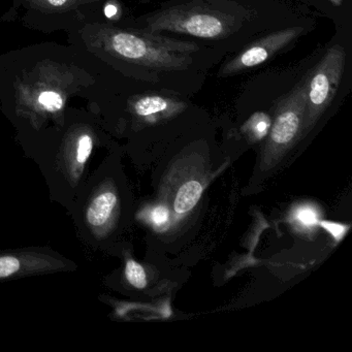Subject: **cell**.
Wrapping results in <instances>:
<instances>
[{"label": "cell", "mask_w": 352, "mask_h": 352, "mask_svg": "<svg viewBox=\"0 0 352 352\" xmlns=\"http://www.w3.org/2000/svg\"><path fill=\"white\" fill-rule=\"evenodd\" d=\"M117 206V195L113 191L104 190L98 193L86 210V221L90 228L100 230L107 226Z\"/></svg>", "instance_id": "8992f818"}, {"label": "cell", "mask_w": 352, "mask_h": 352, "mask_svg": "<svg viewBox=\"0 0 352 352\" xmlns=\"http://www.w3.org/2000/svg\"><path fill=\"white\" fill-rule=\"evenodd\" d=\"M38 102L48 111H58L63 106L60 94L54 91H45L41 94L38 96Z\"/></svg>", "instance_id": "5bb4252c"}, {"label": "cell", "mask_w": 352, "mask_h": 352, "mask_svg": "<svg viewBox=\"0 0 352 352\" xmlns=\"http://www.w3.org/2000/svg\"><path fill=\"white\" fill-rule=\"evenodd\" d=\"M345 61V50L335 45L325 53L311 77L305 81V129H311L331 104L337 94Z\"/></svg>", "instance_id": "7a4b0ae2"}, {"label": "cell", "mask_w": 352, "mask_h": 352, "mask_svg": "<svg viewBox=\"0 0 352 352\" xmlns=\"http://www.w3.org/2000/svg\"><path fill=\"white\" fill-rule=\"evenodd\" d=\"M329 3H333L335 6H340L343 0H329Z\"/></svg>", "instance_id": "ac0fdd59"}, {"label": "cell", "mask_w": 352, "mask_h": 352, "mask_svg": "<svg viewBox=\"0 0 352 352\" xmlns=\"http://www.w3.org/2000/svg\"><path fill=\"white\" fill-rule=\"evenodd\" d=\"M203 193V186L199 181L184 183L177 192L174 208L177 214H185L191 211L199 203Z\"/></svg>", "instance_id": "ba28073f"}, {"label": "cell", "mask_w": 352, "mask_h": 352, "mask_svg": "<svg viewBox=\"0 0 352 352\" xmlns=\"http://www.w3.org/2000/svg\"><path fill=\"white\" fill-rule=\"evenodd\" d=\"M292 221L296 228L304 230H312L319 226V212L312 205L298 206L292 213Z\"/></svg>", "instance_id": "30bf717a"}, {"label": "cell", "mask_w": 352, "mask_h": 352, "mask_svg": "<svg viewBox=\"0 0 352 352\" xmlns=\"http://www.w3.org/2000/svg\"><path fill=\"white\" fill-rule=\"evenodd\" d=\"M48 1L54 7H60V6L65 5L67 0H48Z\"/></svg>", "instance_id": "e0dca14e"}, {"label": "cell", "mask_w": 352, "mask_h": 352, "mask_svg": "<svg viewBox=\"0 0 352 352\" xmlns=\"http://www.w3.org/2000/svg\"><path fill=\"white\" fill-rule=\"evenodd\" d=\"M148 219L156 230H164L170 223V210L166 206H156L148 214Z\"/></svg>", "instance_id": "4fadbf2b"}, {"label": "cell", "mask_w": 352, "mask_h": 352, "mask_svg": "<svg viewBox=\"0 0 352 352\" xmlns=\"http://www.w3.org/2000/svg\"><path fill=\"white\" fill-rule=\"evenodd\" d=\"M240 19L228 11L206 6H177L158 11L152 18L150 30L184 34L201 40H220L232 34Z\"/></svg>", "instance_id": "6da1fadb"}, {"label": "cell", "mask_w": 352, "mask_h": 352, "mask_svg": "<svg viewBox=\"0 0 352 352\" xmlns=\"http://www.w3.org/2000/svg\"><path fill=\"white\" fill-rule=\"evenodd\" d=\"M305 108L304 81L282 100L276 110L275 119L270 129V151H282L294 141L304 124Z\"/></svg>", "instance_id": "3957f363"}, {"label": "cell", "mask_w": 352, "mask_h": 352, "mask_svg": "<svg viewBox=\"0 0 352 352\" xmlns=\"http://www.w3.org/2000/svg\"><path fill=\"white\" fill-rule=\"evenodd\" d=\"M184 108V104L166 98L160 94H152L140 98L135 104V114L146 118H152L156 116H170L180 112Z\"/></svg>", "instance_id": "52a82bcc"}, {"label": "cell", "mask_w": 352, "mask_h": 352, "mask_svg": "<svg viewBox=\"0 0 352 352\" xmlns=\"http://www.w3.org/2000/svg\"><path fill=\"white\" fill-rule=\"evenodd\" d=\"M69 261L38 250H19L0 254V280L69 271Z\"/></svg>", "instance_id": "5b68a950"}, {"label": "cell", "mask_w": 352, "mask_h": 352, "mask_svg": "<svg viewBox=\"0 0 352 352\" xmlns=\"http://www.w3.org/2000/svg\"><path fill=\"white\" fill-rule=\"evenodd\" d=\"M271 119L265 113H255L245 125V129L254 140H261L269 133Z\"/></svg>", "instance_id": "8fae6325"}, {"label": "cell", "mask_w": 352, "mask_h": 352, "mask_svg": "<svg viewBox=\"0 0 352 352\" xmlns=\"http://www.w3.org/2000/svg\"><path fill=\"white\" fill-rule=\"evenodd\" d=\"M92 149H94L92 138L89 135H82L78 139L77 146L73 150V157L69 158L71 168H73L75 174L77 172H81L91 155Z\"/></svg>", "instance_id": "9c48e42d"}, {"label": "cell", "mask_w": 352, "mask_h": 352, "mask_svg": "<svg viewBox=\"0 0 352 352\" xmlns=\"http://www.w3.org/2000/svg\"><path fill=\"white\" fill-rule=\"evenodd\" d=\"M304 28L300 26L284 28L272 32L267 36L257 40L247 47L243 52L236 55L232 60L222 67L219 75L221 77H230L236 74L242 73L247 69H253L269 60L272 56L283 50L287 45L302 36Z\"/></svg>", "instance_id": "277c9868"}, {"label": "cell", "mask_w": 352, "mask_h": 352, "mask_svg": "<svg viewBox=\"0 0 352 352\" xmlns=\"http://www.w3.org/2000/svg\"><path fill=\"white\" fill-rule=\"evenodd\" d=\"M116 13L117 9L114 6H108V7L106 8V15L108 16L109 18L113 17Z\"/></svg>", "instance_id": "2e32d148"}, {"label": "cell", "mask_w": 352, "mask_h": 352, "mask_svg": "<svg viewBox=\"0 0 352 352\" xmlns=\"http://www.w3.org/2000/svg\"><path fill=\"white\" fill-rule=\"evenodd\" d=\"M319 226L323 230L329 232L336 241H341L343 236H345L346 232H347L348 228H349L347 226H344V224L327 221V220H321V221H319Z\"/></svg>", "instance_id": "9a60e30c"}, {"label": "cell", "mask_w": 352, "mask_h": 352, "mask_svg": "<svg viewBox=\"0 0 352 352\" xmlns=\"http://www.w3.org/2000/svg\"><path fill=\"white\" fill-rule=\"evenodd\" d=\"M125 277L127 281L138 289H143L147 285V275L145 270L137 261L129 259L125 267Z\"/></svg>", "instance_id": "7c38bea8"}]
</instances>
